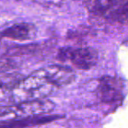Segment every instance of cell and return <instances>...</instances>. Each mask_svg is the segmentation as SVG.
<instances>
[{"instance_id":"3957f363","label":"cell","mask_w":128,"mask_h":128,"mask_svg":"<svg viewBox=\"0 0 128 128\" xmlns=\"http://www.w3.org/2000/svg\"><path fill=\"white\" fill-rule=\"evenodd\" d=\"M124 87L121 78L104 76L99 79L96 92L101 102L113 104L124 99Z\"/></svg>"},{"instance_id":"7a4b0ae2","label":"cell","mask_w":128,"mask_h":128,"mask_svg":"<svg viewBox=\"0 0 128 128\" xmlns=\"http://www.w3.org/2000/svg\"><path fill=\"white\" fill-rule=\"evenodd\" d=\"M57 59L60 62L68 60L79 70H89L98 63V52L91 46L65 48L60 49Z\"/></svg>"},{"instance_id":"5b68a950","label":"cell","mask_w":128,"mask_h":128,"mask_svg":"<svg viewBox=\"0 0 128 128\" xmlns=\"http://www.w3.org/2000/svg\"><path fill=\"white\" fill-rule=\"evenodd\" d=\"M34 28L30 24L18 23L10 26L1 32V37L14 40H27L32 37Z\"/></svg>"},{"instance_id":"277c9868","label":"cell","mask_w":128,"mask_h":128,"mask_svg":"<svg viewBox=\"0 0 128 128\" xmlns=\"http://www.w3.org/2000/svg\"><path fill=\"white\" fill-rule=\"evenodd\" d=\"M59 116H36L28 117L21 119L4 121L0 123V128H27L39 124H48L59 119Z\"/></svg>"},{"instance_id":"6da1fadb","label":"cell","mask_w":128,"mask_h":128,"mask_svg":"<svg viewBox=\"0 0 128 128\" xmlns=\"http://www.w3.org/2000/svg\"><path fill=\"white\" fill-rule=\"evenodd\" d=\"M92 14L112 23L126 25L127 21L128 0H90Z\"/></svg>"}]
</instances>
